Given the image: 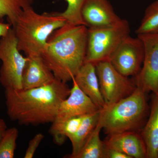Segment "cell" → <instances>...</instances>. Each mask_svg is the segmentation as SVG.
Listing matches in <instances>:
<instances>
[{
    "instance_id": "cell-4",
    "label": "cell",
    "mask_w": 158,
    "mask_h": 158,
    "mask_svg": "<svg viewBox=\"0 0 158 158\" xmlns=\"http://www.w3.org/2000/svg\"><path fill=\"white\" fill-rule=\"evenodd\" d=\"M66 23L59 12L40 14L32 6L24 9L13 27L18 49L27 56L41 55L51 34Z\"/></svg>"
},
{
    "instance_id": "cell-10",
    "label": "cell",
    "mask_w": 158,
    "mask_h": 158,
    "mask_svg": "<svg viewBox=\"0 0 158 158\" xmlns=\"http://www.w3.org/2000/svg\"><path fill=\"white\" fill-rule=\"evenodd\" d=\"M72 81L73 84L70 94L60 104L55 120H65L75 116H85L98 112L102 109L81 90L74 81Z\"/></svg>"
},
{
    "instance_id": "cell-14",
    "label": "cell",
    "mask_w": 158,
    "mask_h": 158,
    "mask_svg": "<svg viewBox=\"0 0 158 158\" xmlns=\"http://www.w3.org/2000/svg\"><path fill=\"white\" fill-rule=\"evenodd\" d=\"M73 80L95 104L101 108L106 106V103L101 92L94 64L85 62Z\"/></svg>"
},
{
    "instance_id": "cell-25",
    "label": "cell",
    "mask_w": 158,
    "mask_h": 158,
    "mask_svg": "<svg viewBox=\"0 0 158 158\" xmlns=\"http://www.w3.org/2000/svg\"><path fill=\"white\" fill-rule=\"evenodd\" d=\"M11 25L9 23H5L0 22V37H3L8 34L9 30L11 28Z\"/></svg>"
},
{
    "instance_id": "cell-6",
    "label": "cell",
    "mask_w": 158,
    "mask_h": 158,
    "mask_svg": "<svg viewBox=\"0 0 158 158\" xmlns=\"http://www.w3.org/2000/svg\"><path fill=\"white\" fill-rule=\"evenodd\" d=\"M0 82L5 89H23V71L27 61L17 47V40L13 28L0 39Z\"/></svg>"
},
{
    "instance_id": "cell-8",
    "label": "cell",
    "mask_w": 158,
    "mask_h": 158,
    "mask_svg": "<svg viewBox=\"0 0 158 158\" xmlns=\"http://www.w3.org/2000/svg\"><path fill=\"white\" fill-rule=\"evenodd\" d=\"M144 53V44L141 38L129 35L120 42L109 61L123 75L135 77L142 67Z\"/></svg>"
},
{
    "instance_id": "cell-19",
    "label": "cell",
    "mask_w": 158,
    "mask_h": 158,
    "mask_svg": "<svg viewBox=\"0 0 158 158\" xmlns=\"http://www.w3.org/2000/svg\"><path fill=\"white\" fill-rule=\"evenodd\" d=\"M34 0H0V22L7 17L8 22L14 27L23 10L31 7Z\"/></svg>"
},
{
    "instance_id": "cell-2",
    "label": "cell",
    "mask_w": 158,
    "mask_h": 158,
    "mask_svg": "<svg viewBox=\"0 0 158 158\" xmlns=\"http://www.w3.org/2000/svg\"><path fill=\"white\" fill-rule=\"evenodd\" d=\"M88 28L66 22L48 37L41 56L56 79L72 81L85 62Z\"/></svg>"
},
{
    "instance_id": "cell-23",
    "label": "cell",
    "mask_w": 158,
    "mask_h": 158,
    "mask_svg": "<svg viewBox=\"0 0 158 158\" xmlns=\"http://www.w3.org/2000/svg\"><path fill=\"white\" fill-rule=\"evenodd\" d=\"M44 138L42 133H38L34 136L29 142L27 148L26 150L24 157L32 158L34 157L36 150Z\"/></svg>"
},
{
    "instance_id": "cell-26",
    "label": "cell",
    "mask_w": 158,
    "mask_h": 158,
    "mask_svg": "<svg viewBox=\"0 0 158 158\" xmlns=\"http://www.w3.org/2000/svg\"><path fill=\"white\" fill-rule=\"evenodd\" d=\"M7 129V126L6 122L4 119L0 118V141Z\"/></svg>"
},
{
    "instance_id": "cell-17",
    "label": "cell",
    "mask_w": 158,
    "mask_h": 158,
    "mask_svg": "<svg viewBox=\"0 0 158 158\" xmlns=\"http://www.w3.org/2000/svg\"><path fill=\"white\" fill-rule=\"evenodd\" d=\"M71 117L65 120H55L52 123L49 132L54 141L59 145H62L66 138L73 135L78 130L84 116Z\"/></svg>"
},
{
    "instance_id": "cell-7",
    "label": "cell",
    "mask_w": 158,
    "mask_h": 158,
    "mask_svg": "<svg viewBox=\"0 0 158 158\" xmlns=\"http://www.w3.org/2000/svg\"><path fill=\"white\" fill-rule=\"evenodd\" d=\"M100 88L106 106L129 96L137 88L134 80L123 75L109 60L95 65Z\"/></svg>"
},
{
    "instance_id": "cell-1",
    "label": "cell",
    "mask_w": 158,
    "mask_h": 158,
    "mask_svg": "<svg viewBox=\"0 0 158 158\" xmlns=\"http://www.w3.org/2000/svg\"><path fill=\"white\" fill-rule=\"evenodd\" d=\"M67 83L56 79L40 88L16 90L5 89L7 113L11 120L20 125L52 123L60 104L70 94Z\"/></svg>"
},
{
    "instance_id": "cell-20",
    "label": "cell",
    "mask_w": 158,
    "mask_h": 158,
    "mask_svg": "<svg viewBox=\"0 0 158 158\" xmlns=\"http://www.w3.org/2000/svg\"><path fill=\"white\" fill-rule=\"evenodd\" d=\"M136 34L138 35L158 34V0L153 2L145 9Z\"/></svg>"
},
{
    "instance_id": "cell-3",
    "label": "cell",
    "mask_w": 158,
    "mask_h": 158,
    "mask_svg": "<svg viewBox=\"0 0 158 158\" xmlns=\"http://www.w3.org/2000/svg\"><path fill=\"white\" fill-rule=\"evenodd\" d=\"M147 94L137 87L129 96L102 108L98 123L105 134L141 131L149 114Z\"/></svg>"
},
{
    "instance_id": "cell-18",
    "label": "cell",
    "mask_w": 158,
    "mask_h": 158,
    "mask_svg": "<svg viewBox=\"0 0 158 158\" xmlns=\"http://www.w3.org/2000/svg\"><path fill=\"white\" fill-rule=\"evenodd\" d=\"M102 129L98 123L78 153L73 158H104L106 145L100 134Z\"/></svg>"
},
{
    "instance_id": "cell-15",
    "label": "cell",
    "mask_w": 158,
    "mask_h": 158,
    "mask_svg": "<svg viewBox=\"0 0 158 158\" xmlns=\"http://www.w3.org/2000/svg\"><path fill=\"white\" fill-rule=\"evenodd\" d=\"M140 132L146 146L147 158H158V94H152L149 116Z\"/></svg>"
},
{
    "instance_id": "cell-22",
    "label": "cell",
    "mask_w": 158,
    "mask_h": 158,
    "mask_svg": "<svg viewBox=\"0 0 158 158\" xmlns=\"http://www.w3.org/2000/svg\"><path fill=\"white\" fill-rule=\"evenodd\" d=\"M86 0H66L68 7L64 12L59 14L64 18L66 22L76 25H85L81 15V10Z\"/></svg>"
},
{
    "instance_id": "cell-9",
    "label": "cell",
    "mask_w": 158,
    "mask_h": 158,
    "mask_svg": "<svg viewBox=\"0 0 158 158\" xmlns=\"http://www.w3.org/2000/svg\"><path fill=\"white\" fill-rule=\"evenodd\" d=\"M138 36L144 44V57L141 70L134 81L145 93L158 94V34Z\"/></svg>"
},
{
    "instance_id": "cell-24",
    "label": "cell",
    "mask_w": 158,
    "mask_h": 158,
    "mask_svg": "<svg viewBox=\"0 0 158 158\" xmlns=\"http://www.w3.org/2000/svg\"><path fill=\"white\" fill-rule=\"evenodd\" d=\"M104 158H131L129 156L117 150L109 148L106 146Z\"/></svg>"
},
{
    "instance_id": "cell-13",
    "label": "cell",
    "mask_w": 158,
    "mask_h": 158,
    "mask_svg": "<svg viewBox=\"0 0 158 158\" xmlns=\"http://www.w3.org/2000/svg\"><path fill=\"white\" fill-rule=\"evenodd\" d=\"M104 142L107 147L119 151L131 158H147L146 146L140 131L108 135Z\"/></svg>"
},
{
    "instance_id": "cell-16",
    "label": "cell",
    "mask_w": 158,
    "mask_h": 158,
    "mask_svg": "<svg viewBox=\"0 0 158 158\" xmlns=\"http://www.w3.org/2000/svg\"><path fill=\"white\" fill-rule=\"evenodd\" d=\"M100 110L84 116L81 123L77 131L69 138L71 142L72 152L67 157L73 158L81 149L98 124Z\"/></svg>"
},
{
    "instance_id": "cell-11",
    "label": "cell",
    "mask_w": 158,
    "mask_h": 158,
    "mask_svg": "<svg viewBox=\"0 0 158 158\" xmlns=\"http://www.w3.org/2000/svg\"><path fill=\"white\" fill-rule=\"evenodd\" d=\"M81 15L85 26L88 27L112 25L121 19L108 0H86Z\"/></svg>"
},
{
    "instance_id": "cell-12",
    "label": "cell",
    "mask_w": 158,
    "mask_h": 158,
    "mask_svg": "<svg viewBox=\"0 0 158 158\" xmlns=\"http://www.w3.org/2000/svg\"><path fill=\"white\" fill-rule=\"evenodd\" d=\"M23 71V89H33L48 85L56 79L41 55L27 56Z\"/></svg>"
},
{
    "instance_id": "cell-21",
    "label": "cell",
    "mask_w": 158,
    "mask_h": 158,
    "mask_svg": "<svg viewBox=\"0 0 158 158\" xmlns=\"http://www.w3.org/2000/svg\"><path fill=\"white\" fill-rule=\"evenodd\" d=\"M19 135L17 128H7L0 141V158H13Z\"/></svg>"
},
{
    "instance_id": "cell-5",
    "label": "cell",
    "mask_w": 158,
    "mask_h": 158,
    "mask_svg": "<svg viewBox=\"0 0 158 158\" xmlns=\"http://www.w3.org/2000/svg\"><path fill=\"white\" fill-rule=\"evenodd\" d=\"M130 30L127 21L123 19L112 25L88 28L85 62L95 65L109 60L120 42L130 35Z\"/></svg>"
}]
</instances>
